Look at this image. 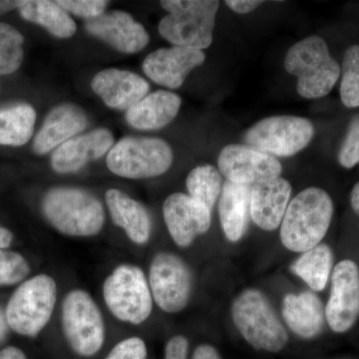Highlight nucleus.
<instances>
[{
  "mask_svg": "<svg viewBox=\"0 0 359 359\" xmlns=\"http://www.w3.org/2000/svg\"><path fill=\"white\" fill-rule=\"evenodd\" d=\"M334 212V202L325 190L318 187L302 190L290 201L280 224L283 247L302 254L321 244L330 230Z\"/></svg>",
  "mask_w": 359,
  "mask_h": 359,
  "instance_id": "obj_1",
  "label": "nucleus"
},
{
  "mask_svg": "<svg viewBox=\"0 0 359 359\" xmlns=\"http://www.w3.org/2000/svg\"><path fill=\"white\" fill-rule=\"evenodd\" d=\"M67 13L91 20L104 13L108 1L103 0H60L56 1Z\"/></svg>",
  "mask_w": 359,
  "mask_h": 359,
  "instance_id": "obj_34",
  "label": "nucleus"
},
{
  "mask_svg": "<svg viewBox=\"0 0 359 359\" xmlns=\"http://www.w3.org/2000/svg\"><path fill=\"white\" fill-rule=\"evenodd\" d=\"M292 193L290 182L280 176L254 184L250 191L252 221L261 230L276 231L282 224Z\"/></svg>",
  "mask_w": 359,
  "mask_h": 359,
  "instance_id": "obj_17",
  "label": "nucleus"
},
{
  "mask_svg": "<svg viewBox=\"0 0 359 359\" xmlns=\"http://www.w3.org/2000/svg\"><path fill=\"white\" fill-rule=\"evenodd\" d=\"M91 87L108 107L118 110L130 109L147 96L150 89L148 82L138 74L115 68L97 73Z\"/></svg>",
  "mask_w": 359,
  "mask_h": 359,
  "instance_id": "obj_19",
  "label": "nucleus"
},
{
  "mask_svg": "<svg viewBox=\"0 0 359 359\" xmlns=\"http://www.w3.org/2000/svg\"><path fill=\"white\" fill-rule=\"evenodd\" d=\"M36 112L28 104H18L0 109V145H25L34 131Z\"/></svg>",
  "mask_w": 359,
  "mask_h": 359,
  "instance_id": "obj_27",
  "label": "nucleus"
},
{
  "mask_svg": "<svg viewBox=\"0 0 359 359\" xmlns=\"http://www.w3.org/2000/svg\"><path fill=\"white\" fill-rule=\"evenodd\" d=\"M7 325H7L6 316H4L1 309H0V342L6 337Z\"/></svg>",
  "mask_w": 359,
  "mask_h": 359,
  "instance_id": "obj_42",
  "label": "nucleus"
},
{
  "mask_svg": "<svg viewBox=\"0 0 359 359\" xmlns=\"http://www.w3.org/2000/svg\"><path fill=\"white\" fill-rule=\"evenodd\" d=\"M114 137L108 129H96L80 135L54 150L51 166L59 174L75 173L91 162L99 159L111 150Z\"/></svg>",
  "mask_w": 359,
  "mask_h": 359,
  "instance_id": "obj_18",
  "label": "nucleus"
},
{
  "mask_svg": "<svg viewBox=\"0 0 359 359\" xmlns=\"http://www.w3.org/2000/svg\"><path fill=\"white\" fill-rule=\"evenodd\" d=\"M65 339L78 355H95L105 341V325L100 309L88 292L71 290L62 304Z\"/></svg>",
  "mask_w": 359,
  "mask_h": 359,
  "instance_id": "obj_10",
  "label": "nucleus"
},
{
  "mask_svg": "<svg viewBox=\"0 0 359 359\" xmlns=\"http://www.w3.org/2000/svg\"><path fill=\"white\" fill-rule=\"evenodd\" d=\"M340 98L347 108L359 107V45L349 46L340 66Z\"/></svg>",
  "mask_w": 359,
  "mask_h": 359,
  "instance_id": "obj_29",
  "label": "nucleus"
},
{
  "mask_svg": "<svg viewBox=\"0 0 359 359\" xmlns=\"http://www.w3.org/2000/svg\"><path fill=\"white\" fill-rule=\"evenodd\" d=\"M163 216L172 240L180 248L190 247L211 228V210L187 194L170 195L163 204Z\"/></svg>",
  "mask_w": 359,
  "mask_h": 359,
  "instance_id": "obj_14",
  "label": "nucleus"
},
{
  "mask_svg": "<svg viewBox=\"0 0 359 359\" xmlns=\"http://www.w3.org/2000/svg\"><path fill=\"white\" fill-rule=\"evenodd\" d=\"M168 14L159 23L163 39L174 46L209 48L212 43L219 2L217 0H163Z\"/></svg>",
  "mask_w": 359,
  "mask_h": 359,
  "instance_id": "obj_5",
  "label": "nucleus"
},
{
  "mask_svg": "<svg viewBox=\"0 0 359 359\" xmlns=\"http://www.w3.org/2000/svg\"><path fill=\"white\" fill-rule=\"evenodd\" d=\"M205 61V54L197 49L172 46L149 54L143 62V71L155 83L170 89H178L187 76Z\"/></svg>",
  "mask_w": 359,
  "mask_h": 359,
  "instance_id": "obj_16",
  "label": "nucleus"
},
{
  "mask_svg": "<svg viewBox=\"0 0 359 359\" xmlns=\"http://www.w3.org/2000/svg\"><path fill=\"white\" fill-rule=\"evenodd\" d=\"M106 306L116 318L132 325H141L153 311L152 292L139 266L121 264L103 285Z\"/></svg>",
  "mask_w": 359,
  "mask_h": 359,
  "instance_id": "obj_8",
  "label": "nucleus"
},
{
  "mask_svg": "<svg viewBox=\"0 0 359 359\" xmlns=\"http://www.w3.org/2000/svg\"><path fill=\"white\" fill-rule=\"evenodd\" d=\"M13 236L11 231L0 226V249L6 250L13 242Z\"/></svg>",
  "mask_w": 359,
  "mask_h": 359,
  "instance_id": "obj_40",
  "label": "nucleus"
},
{
  "mask_svg": "<svg viewBox=\"0 0 359 359\" xmlns=\"http://www.w3.org/2000/svg\"><path fill=\"white\" fill-rule=\"evenodd\" d=\"M339 164L351 169L359 164V115L353 118L339 152Z\"/></svg>",
  "mask_w": 359,
  "mask_h": 359,
  "instance_id": "obj_32",
  "label": "nucleus"
},
{
  "mask_svg": "<svg viewBox=\"0 0 359 359\" xmlns=\"http://www.w3.org/2000/svg\"><path fill=\"white\" fill-rule=\"evenodd\" d=\"M20 13L25 20L43 26L58 39H70L76 32V23L56 1L27 0Z\"/></svg>",
  "mask_w": 359,
  "mask_h": 359,
  "instance_id": "obj_26",
  "label": "nucleus"
},
{
  "mask_svg": "<svg viewBox=\"0 0 359 359\" xmlns=\"http://www.w3.org/2000/svg\"><path fill=\"white\" fill-rule=\"evenodd\" d=\"M0 359H27L25 353L18 347L8 346L0 351Z\"/></svg>",
  "mask_w": 359,
  "mask_h": 359,
  "instance_id": "obj_38",
  "label": "nucleus"
},
{
  "mask_svg": "<svg viewBox=\"0 0 359 359\" xmlns=\"http://www.w3.org/2000/svg\"><path fill=\"white\" fill-rule=\"evenodd\" d=\"M29 271V266L21 255L0 249V285L20 283Z\"/></svg>",
  "mask_w": 359,
  "mask_h": 359,
  "instance_id": "obj_31",
  "label": "nucleus"
},
{
  "mask_svg": "<svg viewBox=\"0 0 359 359\" xmlns=\"http://www.w3.org/2000/svg\"><path fill=\"white\" fill-rule=\"evenodd\" d=\"M282 316L290 332L304 339H313L320 334L327 320L323 302L311 290L285 294Z\"/></svg>",
  "mask_w": 359,
  "mask_h": 359,
  "instance_id": "obj_21",
  "label": "nucleus"
},
{
  "mask_svg": "<svg viewBox=\"0 0 359 359\" xmlns=\"http://www.w3.org/2000/svg\"><path fill=\"white\" fill-rule=\"evenodd\" d=\"M351 204L353 211L359 216V182L354 185L351 193Z\"/></svg>",
  "mask_w": 359,
  "mask_h": 359,
  "instance_id": "obj_41",
  "label": "nucleus"
},
{
  "mask_svg": "<svg viewBox=\"0 0 359 359\" xmlns=\"http://www.w3.org/2000/svg\"><path fill=\"white\" fill-rule=\"evenodd\" d=\"M359 318V268L355 262L344 259L332 273L325 318L332 332L344 334Z\"/></svg>",
  "mask_w": 359,
  "mask_h": 359,
  "instance_id": "obj_12",
  "label": "nucleus"
},
{
  "mask_svg": "<svg viewBox=\"0 0 359 359\" xmlns=\"http://www.w3.org/2000/svg\"><path fill=\"white\" fill-rule=\"evenodd\" d=\"M173 160V150L162 139L127 137L111 149L106 163L113 174L138 180L166 173Z\"/></svg>",
  "mask_w": 359,
  "mask_h": 359,
  "instance_id": "obj_7",
  "label": "nucleus"
},
{
  "mask_svg": "<svg viewBox=\"0 0 359 359\" xmlns=\"http://www.w3.org/2000/svg\"><path fill=\"white\" fill-rule=\"evenodd\" d=\"M88 125L84 111L73 104L56 106L45 118L43 125L33 142V151L44 155L74 138Z\"/></svg>",
  "mask_w": 359,
  "mask_h": 359,
  "instance_id": "obj_20",
  "label": "nucleus"
},
{
  "mask_svg": "<svg viewBox=\"0 0 359 359\" xmlns=\"http://www.w3.org/2000/svg\"><path fill=\"white\" fill-rule=\"evenodd\" d=\"M85 29L117 50L128 54L143 50L150 40L145 27L125 11H108L87 20Z\"/></svg>",
  "mask_w": 359,
  "mask_h": 359,
  "instance_id": "obj_15",
  "label": "nucleus"
},
{
  "mask_svg": "<svg viewBox=\"0 0 359 359\" xmlns=\"http://www.w3.org/2000/svg\"><path fill=\"white\" fill-rule=\"evenodd\" d=\"M25 0H20V1H15V0H0V14L9 13V11L16 8L20 9L25 4Z\"/></svg>",
  "mask_w": 359,
  "mask_h": 359,
  "instance_id": "obj_39",
  "label": "nucleus"
},
{
  "mask_svg": "<svg viewBox=\"0 0 359 359\" xmlns=\"http://www.w3.org/2000/svg\"><path fill=\"white\" fill-rule=\"evenodd\" d=\"M223 176L218 168L205 164L196 167L186 179L187 190L193 199L214 209L223 189Z\"/></svg>",
  "mask_w": 359,
  "mask_h": 359,
  "instance_id": "obj_28",
  "label": "nucleus"
},
{
  "mask_svg": "<svg viewBox=\"0 0 359 359\" xmlns=\"http://www.w3.org/2000/svg\"><path fill=\"white\" fill-rule=\"evenodd\" d=\"M57 299V287L50 276L39 275L26 280L7 304V325L25 337L39 335L50 320Z\"/></svg>",
  "mask_w": 359,
  "mask_h": 359,
  "instance_id": "obj_6",
  "label": "nucleus"
},
{
  "mask_svg": "<svg viewBox=\"0 0 359 359\" xmlns=\"http://www.w3.org/2000/svg\"><path fill=\"white\" fill-rule=\"evenodd\" d=\"M42 210L54 229L71 237L98 235L105 224V212L100 201L82 189H52L45 195Z\"/></svg>",
  "mask_w": 359,
  "mask_h": 359,
  "instance_id": "obj_4",
  "label": "nucleus"
},
{
  "mask_svg": "<svg viewBox=\"0 0 359 359\" xmlns=\"http://www.w3.org/2000/svg\"><path fill=\"white\" fill-rule=\"evenodd\" d=\"M189 340L178 334L168 340L165 346L164 359H188Z\"/></svg>",
  "mask_w": 359,
  "mask_h": 359,
  "instance_id": "obj_35",
  "label": "nucleus"
},
{
  "mask_svg": "<svg viewBox=\"0 0 359 359\" xmlns=\"http://www.w3.org/2000/svg\"><path fill=\"white\" fill-rule=\"evenodd\" d=\"M192 359H223L218 349L209 344H200L194 351Z\"/></svg>",
  "mask_w": 359,
  "mask_h": 359,
  "instance_id": "obj_37",
  "label": "nucleus"
},
{
  "mask_svg": "<svg viewBox=\"0 0 359 359\" xmlns=\"http://www.w3.org/2000/svg\"><path fill=\"white\" fill-rule=\"evenodd\" d=\"M149 283L153 299L165 313H180L188 306L192 294V273L177 255L167 252L156 255L149 269Z\"/></svg>",
  "mask_w": 359,
  "mask_h": 359,
  "instance_id": "obj_11",
  "label": "nucleus"
},
{
  "mask_svg": "<svg viewBox=\"0 0 359 359\" xmlns=\"http://www.w3.org/2000/svg\"><path fill=\"white\" fill-rule=\"evenodd\" d=\"M334 254L325 244L302 252L290 266V271L304 280L313 292H323L332 273Z\"/></svg>",
  "mask_w": 359,
  "mask_h": 359,
  "instance_id": "obj_25",
  "label": "nucleus"
},
{
  "mask_svg": "<svg viewBox=\"0 0 359 359\" xmlns=\"http://www.w3.org/2000/svg\"><path fill=\"white\" fill-rule=\"evenodd\" d=\"M285 69L297 78V93L306 99L327 96L340 77V65L332 55L327 41L311 35L292 45L285 57Z\"/></svg>",
  "mask_w": 359,
  "mask_h": 359,
  "instance_id": "obj_3",
  "label": "nucleus"
},
{
  "mask_svg": "<svg viewBox=\"0 0 359 359\" xmlns=\"http://www.w3.org/2000/svg\"><path fill=\"white\" fill-rule=\"evenodd\" d=\"M105 201L113 223L123 229L127 237L135 244H147L151 237L152 223L146 208L117 189L108 190L105 194Z\"/></svg>",
  "mask_w": 359,
  "mask_h": 359,
  "instance_id": "obj_23",
  "label": "nucleus"
},
{
  "mask_svg": "<svg viewBox=\"0 0 359 359\" xmlns=\"http://www.w3.org/2000/svg\"><path fill=\"white\" fill-rule=\"evenodd\" d=\"M231 314L243 339L257 351L278 353L287 346V328L261 290L249 287L240 292L231 304Z\"/></svg>",
  "mask_w": 359,
  "mask_h": 359,
  "instance_id": "obj_2",
  "label": "nucleus"
},
{
  "mask_svg": "<svg viewBox=\"0 0 359 359\" xmlns=\"http://www.w3.org/2000/svg\"><path fill=\"white\" fill-rule=\"evenodd\" d=\"M218 169L226 181L250 186L280 177L283 171L278 158L245 144L224 146L219 155Z\"/></svg>",
  "mask_w": 359,
  "mask_h": 359,
  "instance_id": "obj_13",
  "label": "nucleus"
},
{
  "mask_svg": "<svg viewBox=\"0 0 359 359\" xmlns=\"http://www.w3.org/2000/svg\"><path fill=\"white\" fill-rule=\"evenodd\" d=\"M252 186L226 181L218 201L219 223L226 238L238 243L245 237L250 218Z\"/></svg>",
  "mask_w": 359,
  "mask_h": 359,
  "instance_id": "obj_22",
  "label": "nucleus"
},
{
  "mask_svg": "<svg viewBox=\"0 0 359 359\" xmlns=\"http://www.w3.org/2000/svg\"><path fill=\"white\" fill-rule=\"evenodd\" d=\"M25 37L13 26L0 22V75L13 74L22 65Z\"/></svg>",
  "mask_w": 359,
  "mask_h": 359,
  "instance_id": "obj_30",
  "label": "nucleus"
},
{
  "mask_svg": "<svg viewBox=\"0 0 359 359\" xmlns=\"http://www.w3.org/2000/svg\"><path fill=\"white\" fill-rule=\"evenodd\" d=\"M145 341L138 337H129L118 342L105 359H147Z\"/></svg>",
  "mask_w": 359,
  "mask_h": 359,
  "instance_id": "obj_33",
  "label": "nucleus"
},
{
  "mask_svg": "<svg viewBox=\"0 0 359 359\" xmlns=\"http://www.w3.org/2000/svg\"><path fill=\"white\" fill-rule=\"evenodd\" d=\"M314 127L299 116L280 115L264 118L245 131L244 142L276 158L292 157L313 140Z\"/></svg>",
  "mask_w": 359,
  "mask_h": 359,
  "instance_id": "obj_9",
  "label": "nucleus"
},
{
  "mask_svg": "<svg viewBox=\"0 0 359 359\" xmlns=\"http://www.w3.org/2000/svg\"><path fill=\"white\" fill-rule=\"evenodd\" d=\"M182 99L174 92L159 90L144 97L127 110L126 120L138 130H158L167 126L178 115Z\"/></svg>",
  "mask_w": 359,
  "mask_h": 359,
  "instance_id": "obj_24",
  "label": "nucleus"
},
{
  "mask_svg": "<svg viewBox=\"0 0 359 359\" xmlns=\"http://www.w3.org/2000/svg\"><path fill=\"white\" fill-rule=\"evenodd\" d=\"M224 4L236 13L248 14L256 11L264 2L257 0H226Z\"/></svg>",
  "mask_w": 359,
  "mask_h": 359,
  "instance_id": "obj_36",
  "label": "nucleus"
}]
</instances>
